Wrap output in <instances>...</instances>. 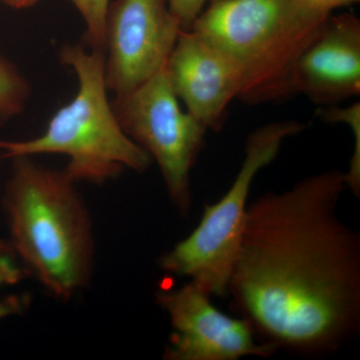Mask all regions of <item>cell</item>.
Wrapping results in <instances>:
<instances>
[{
	"instance_id": "obj_1",
	"label": "cell",
	"mask_w": 360,
	"mask_h": 360,
	"mask_svg": "<svg viewBox=\"0 0 360 360\" xmlns=\"http://www.w3.org/2000/svg\"><path fill=\"white\" fill-rule=\"evenodd\" d=\"M345 172L326 170L248 203L227 285L260 342L321 359L360 333V236L338 208Z\"/></svg>"
},
{
	"instance_id": "obj_2",
	"label": "cell",
	"mask_w": 360,
	"mask_h": 360,
	"mask_svg": "<svg viewBox=\"0 0 360 360\" xmlns=\"http://www.w3.org/2000/svg\"><path fill=\"white\" fill-rule=\"evenodd\" d=\"M4 198L11 245L30 276L59 300L86 288L94 267L92 222L65 170L13 158Z\"/></svg>"
},
{
	"instance_id": "obj_3",
	"label": "cell",
	"mask_w": 360,
	"mask_h": 360,
	"mask_svg": "<svg viewBox=\"0 0 360 360\" xmlns=\"http://www.w3.org/2000/svg\"><path fill=\"white\" fill-rule=\"evenodd\" d=\"M330 14L292 0H210L191 30L236 66L238 101L257 105L293 96L296 63Z\"/></svg>"
},
{
	"instance_id": "obj_4",
	"label": "cell",
	"mask_w": 360,
	"mask_h": 360,
	"mask_svg": "<svg viewBox=\"0 0 360 360\" xmlns=\"http://www.w3.org/2000/svg\"><path fill=\"white\" fill-rule=\"evenodd\" d=\"M60 61L77 75V96L52 116L40 136L18 141L0 139L4 156L66 155L70 160L65 172L75 182L103 184L127 169L146 172L153 160L125 134L108 101L104 52L65 44Z\"/></svg>"
},
{
	"instance_id": "obj_5",
	"label": "cell",
	"mask_w": 360,
	"mask_h": 360,
	"mask_svg": "<svg viewBox=\"0 0 360 360\" xmlns=\"http://www.w3.org/2000/svg\"><path fill=\"white\" fill-rule=\"evenodd\" d=\"M305 127L296 120H281L253 130L246 139L245 158L229 191L217 202L205 205L195 229L158 259L160 269L172 276L188 277L210 295L226 297L253 181L276 160L284 141Z\"/></svg>"
},
{
	"instance_id": "obj_6",
	"label": "cell",
	"mask_w": 360,
	"mask_h": 360,
	"mask_svg": "<svg viewBox=\"0 0 360 360\" xmlns=\"http://www.w3.org/2000/svg\"><path fill=\"white\" fill-rule=\"evenodd\" d=\"M110 103L125 134L158 163L170 200L180 214H188L191 170L208 129L182 110L165 68Z\"/></svg>"
},
{
	"instance_id": "obj_7",
	"label": "cell",
	"mask_w": 360,
	"mask_h": 360,
	"mask_svg": "<svg viewBox=\"0 0 360 360\" xmlns=\"http://www.w3.org/2000/svg\"><path fill=\"white\" fill-rule=\"evenodd\" d=\"M182 30L167 0L110 2L104 27L108 91L127 94L162 70Z\"/></svg>"
},
{
	"instance_id": "obj_8",
	"label": "cell",
	"mask_w": 360,
	"mask_h": 360,
	"mask_svg": "<svg viewBox=\"0 0 360 360\" xmlns=\"http://www.w3.org/2000/svg\"><path fill=\"white\" fill-rule=\"evenodd\" d=\"M212 297L191 281L179 288L156 292V302L167 312L172 326L163 359H267L276 354V348L257 340L245 319L217 309Z\"/></svg>"
},
{
	"instance_id": "obj_9",
	"label": "cell",
	"mask_w": 360,
	"mask_h": 360,
	"mask_svg": "<svg viewBox=\"0 0 360 360\" xmlns=\"http://www.w3.org/2000/svg\"><path fill=\"white\" fill-rule=\"evenodd\" d=\"M172 91L208 130L219 131L238 99L240 75L221 52L193 30H182L165 65Z\"/></svg>"
},
{
	"instance_id": "obj_10",
	"label": "cell",
	"mask_w": 360,
	"mask_h": 360,
	"mask_svg": "<svg viewBox=\"0 0 360 360\" xmlns=\"http://www.w3.org/2000/svg\"><path fill=\"white\" fill-rule=\"evenodd\" d=\"M293 96L319 108L338 105L360 94V20L352 13L328 16L319 37L295 65Z\"/></svg>"
},
{
	"instance_id": "obj_11",
	"label": "cell",
	"mask_w": 360,
	"mask_h": 360,
	"mask_svg": "<svg viewBox=\"0 0 360 360\" xmlns=\"http://www.w3.org/2000/svg\"><path fill=\"white\" fill-rule=\"evenodd\" d=\"M316 115L326 123L336 124L342 123L347 125L354 135V153L350 158L349 167L345 172L348 191L354 196H360V103L349 104L345 108L338 105L319 108Z\"/></svg>"
},
{
	"instance_id": "obj_12",
	"label": "cell",
	"mask_w": 360,
	"mask_h": 360,
	"mask_svg": "<svg viewBox=\"0 0 360 360\" xmlns=\"http://www.w3.org/2000/svg\"><path fill=\"white\" fill-rule=\"evenodd\" d=\"M30 96V82L15 65L0 56V120L22 112Z\"/></svg>"
},
{
	"instance_id": "obj_13",
	"label": "cell",
	"mask_w": 360,
	"mask_h": 360,
	"mask_svg": "<svg viewBox=\"0 0 360 360\" xmlns=\"http://www.w3.org/2000/svg\"><path fill=\"white\" fill-rule=\"evenodd\" d=\"M86 25V39L92 51L104 52V27L110 0H70Z\"/></svg>"
},
{
	"instance_id": "obj_14",
	"label": "cell",
	"mask_w": 360,
	"mask_h": 360,
	"mask_svg": "<svg viewBox=\"0 0 360 360\" xmlns=\"http://www.w3.org/2000/svg\"><path fill=\"white\" fill-rule=\"evenodd\" d=\"M30 276L11 243L0 240V288L20 283Z\"/></svg>"
},
{
	"instance_id": "obj_15",
	"label": "cell",
	"mask_w": 360,
	"mask_h": 360,
	"mask_svg": "<svg viewBox=\"0 0 360 360\" xmlns=\"http://www.w3.org/2000/svg\"><path fill=\"white\" fill-rule=\"evenodd\" d=\"M210 0H167L168 7L184 30H191Z\"/></svg>"
},
{
	"instance_id": "obj_16",
	"label": "cell",
	"mask_w": 360,
	"mask_h": 360,
	"mask_svg": "<svg viewBox=\"0 0 360 360\" xmlns=\"http://www.w3.org/2000/svg\"><path fill=\"white\" fill-rule=\"evenodd\" d=\"M30 298L27 293L7 296L0 300V321L13 315L22 314L30 307Z\"/></svg>"
},
{
	"instance_id": "obj_17",
	"label": "cell",
	"mask_w": 360,
	"mask_h": 360,
	"mask_svg": "<svg viewBox=\"0 0 360 360\" xmlns=\"http://www.w3.org/2000/svg\"><path fill=\"white\" fill-rule=\"evenodd\" d=\"M296 4L321 13H333L335 9L359 4L360 0H292Z\"/></svg>"
},
{
	"instance_id": "obj_18",
	"label": "cell",
	"mask_w": 360,
	"mask_h": 360,
	"mask_svg": "<svg viewBox=\"0 0 360 360\" xmlns=\"http://www.w3.org/2000/svg\"><path fill=\"white\" fill-rule=\"evenodd\" d=\"M1 1L11 8L25 9L35 6L40 0H1Z\"/></svg>"
}]
</instances>
